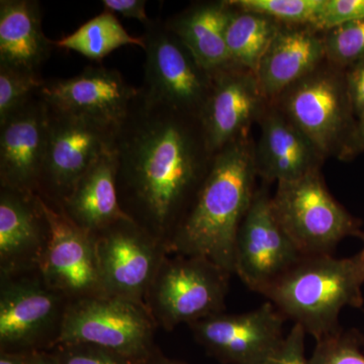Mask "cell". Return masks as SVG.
<instances>
[{
    "label": "cell",
    "mask_w": 364,
    "mask_h": 364,
    "mask_svg": "<svg viewBox=\"0 0 364 364\" xmlns=\"http://www.w3.org/2000/svg\"><path fill=\"white\" fill-rule=\"evenodd\" d=\"M364 151V116L356 121L350 136L340 150V158L347 160L355 157Z\"/></svg>",
    "instance_id": "35"
},
{
    "label": "cell",
    "mask_w": 364,
    "mask_h": 364,
    "mask_svg": "<svg viewBox=\"0 0 364 364\" xmlns=\"http://www.w3.org/2000/svg\"><path fill=\"white\" fill-rule=\"evenodd\" d=\"M59 208L76 226L90 234L114 223L132 220L119 203L112 148L105 150L79 178Z\"/></svg>",
    "instance_id": "20"
},
{
    "label": "cell",
    "mask_w": 364,
    "mask_h": 364,
    "mask_svg": "<svg viewBox=\"0 0 364 364\" xmlns=\"http://www.w3.org/2000/svg\"><path fill=\"white\" fill-rule=\"evenodd\" d=\"M114 130L90 117L49 105L41 198L60 208L79 178L105 150L112 148Z\"/></svg>",
    "instance_id": "9"
},
{
    "label": "cell",
    "mask_w": 364,
    "mask_h": 364,
    "mask_svg": "<svg viewBox=\"0 0 364 364\" xmlns=\"http://www.w3.org/2000/svg\"><path fill=\"white\" fill-rule=\"evenodd\" d=\"M309 364H364L358 336L341 329L318 340Z\"/></svg>",
    "instance_id": "29"
},
{
    "label": "cell",
    "mask_w": 364,
    "mask_h": 364,
    "mask_svg": "<svg viewBox=\"0 0 364 364\" xmlns=\"http://www.w3.org/2000/svg\"><path fill=\"white\" fill-rule=\"evenodd\" d=\"M305 336L303 327L294 324L279 349L265 364H309V359L306 358Z\"/></svg>",
    "instance_id": "32"
},
{
    "label": "cell",
    "mask_w": 364,
    "mask_h": 364,
    "mask_svg": "<svg viewBox=\"0 0 364 364\" xmlns=\"http://www.w3.org/2000/svg\"><path fill=\"white\" fill-rule=\"evenodd\" d=\"M261 129L256 165L267 181H296L318 169L320 153L284 114L268 112Z\"/></svg>",
    "instance_id": "22"
},
{
    "label": "cell",
    "mask_w": 364,
    "mask_h": 364,
    "mask_svg": "<svg viewBox=\"0 0 364 364\" xmlns=\"http://www.w3.org/2000/svg\"><path fill=\"white\" fill-rule=\"evenodd\" d=\"M37 350H1L0 364H33Z\"/></svg>",
    "instance_id": "36"
},
{
    "label": "cell",
    "mask_w": 364,
    "mask_h": 364,
    "mask_svg": "<svg viewBox=\"0 0 364 364\" xmlns=\"http://www.w3.org/2000/svg\"><path fill=\"white\" fill-rule=\"evenodd\" d=\"M270 200L267 189L256 191L235 245V273L261 294L305 256L275 219Z\"/></svg>",
    "instance_id": "11"
},
{
    "label": "cell",
    "mask_w": 364,
    "mask_h": 364,
    "mask_svg": "<svg viewBox=\"0 0 364 364\" xmlns=\"http://www.w3.org/2000/svg\"><path fill=\"white\" fill-rule=\"evenodd\" d=\"M41 200L49 225L39 267L45 284L73 301L104 294L93 234L76 226L59 208Z\"/></svg>",
    "instance_id": "13"
},
{
    "label": "cell",
    "mask_w": 364,
    "mask_h": 364,
    "mask_svg": "<svg viewBox=\"0 0 364 364\" xmlns=\"http://www.w3.org/2000/svg\"><path fill=\"white\" fill-rule=\"evenodd\" d=\"M102 4L105 11L139 21L144 26L149 25L152 21L146 14V0H104Z\"/></svg>",
    "instance_id": "34"
},
{
    "label": "cell",
    "mask_w": 364,
    "mask_h": 364,
    "mask_svg": "<svg viewBox=\"0 0 364 364\" xmlns=\"http://www.w3.org/2000/svg\"><path fill=\"white\" fill-rule=\"evenodd\" d=\"M55 351L59 364H146L116 352L88 344L58 345Z\"/></svg>",
    "instance_id": "30"
},
{
    "label": "cell",
    "mask_w": 364,
    "mask_h": 364,
    "mask_svg": "<svg viewBox=\"0 0 364 364\" xmlns=\"http://www.w3.org/2000/svg\"><path fill=\"white\" fill-rule=\"evenodd\" d=\"M59 49L75 51L92 61L100 62L114 50L124 46L144 48L142 37H133L124 30L116 16L109 11L86 21L71 35L53 41Z\"/></svg>",
    "instance_id": "25"
},
{
    "label": "cell",
    "mask_w": 364,
    "mask_h": 364,
    "mask_svg": "<svg viewBox=\"0 0 364 364\" xmlns=\"http://www.w3.org/2000/svg\"><path fill=\"white\" fill-rule=\"evenodd\" d=\"M263 98L252 72L235 65L215 72L200 116L205 144L213 155L240 139L259 112Z\"/></svg>",
    "instance_id": "17"
},
{
    "label": "cell",
    "mask_w": 364,
    "mask_h": 364,
    "mask_svg": "<svg viewBox=\"0 0 364 364\" xmlns=\"http://www.w3.org/2000/svg\"><path fill=\"white\" fill-rule=\"evenodd\" d=\"M325 58L324 37L316 28L280 26L255 74L263 97H280L317 70Z\"/></svg>",
    "instance_id": "19"
},
{
    "label": "cell",
    "mask_w": 364,
    "mask_h": 364,
    "mask_svg": "<svg viewBox=\"0 0 364 364\" xmlns=\"http://www.w3.org/2000/svg\"><path fill=\"white\" fill-rule=\"evenodd\" d=\"M33 364H59L53 352L36 351Z\"/></svg>",
    "instance_id": "37"
},
{
    "label": "cell",
    "mask_w": 364,
    "mask_h": 364,
    "mask_svg": "<svg viewBox=\"0 0 364 364\" xmlns=\"http://www.w3.org/2000/svg\"><path fill=\"white\" fill-rule=\"evenodd\" d=\"M42 279V277H41ZM2 277L0 291L1 350H37L53 327L61 324L62 298L44 280Z\"/></svg>",
    "instance_id": "16"
},
{
    "label": "cell",
    "mask_w": 364,
    "mask_h": 364,
    "mask_svg": "<svg viewBox=\"0 0 364 364\" xmlns=\"http://www.w3.org/2000/svg\"><path fill=\"white\" fill-rule=\"evenodd\" d=\"M112 151L122 208L167 243L214 158L200 117L148 102L139 90L130 111L114 130Z\"/></svg>",
    "instance_id": "1"
},
{
    "label": "cell",
    "mask_w": 364,
    "mask_h": 364,
    "mask_svg": "<svg viewBox=\"0 0 364 364\" xmlns=\"http://www.w3.org/2000/svg\"><path fill=\"white\" fill-rule=\"evenodd\" d=\"M344 77L352 112L360 119L364 116V60L347 68Z\"/></svg>",
    "instance_id": "33"
},
{
    "label": "cell",
    "mask_w": 364,
    "mask_h": 364,
    "mask_svg": "<svg viewBox=\"0 0 364 364\" xmlns=\"http://www.w3.org/2000/svg\"><path fill=\"white\" fill-rule=\"evenodd\" d=\"M318 69L282 95L284 116L325 154L337 145L341 150L356 122L352 121L344 76Z\"/></svg>",
    "instance_id": "10"
},
{
    "label": "cell",
    "mask_w": 364,
    "mask_h": 364,
    "mask_svg": "<svg viewBox=\"0 0 364 364\" xmlns=\"http://www.w3.org/2000/svg\"><path fill=\"white\" fill-rule=\"evenodd\" d=\"M40 95L52 107L117 129L138 97L139 88L127 82L116 69L88 65L73 77L45 80Z\"/></svg>",
    "instance_id": "15"
},
{
    "label": "cell",
    "mask_w": 364,
    "mask_h": 364,
    "mask_svg": "<svg viewBox=\"0 0 364 364\" xmlns=\"http://www.w3.org/2000/svg\"><path fill=\"white\" fill-rule=\"evenodd\" d=\"M363 284L354 256H304L262 294L318 341L339 331L342 309L363 306Z\"/></svg>",
    "instance_id": "3"
},
{
    "label": "cell",
    "mask_w": 364,
    "mask_h": 364,
    "mask_svg": "<svg viewBox=\"0 0 364 364\" xmlns=\"http://www.w3.org/2000/svg\"><path fill=\"white\" fill-rule=\"evenodd\" d=\"M286 317L270 301L242 314L219 313L191 326L198 343L225 364H265L284 341Z\"/></svg>",
    "instance_id": "12"
},
{
    "label": "cell",
    "mask_w": 364,
    "mask_h": 364,
    "mask_svg": "<svg viewBox=\"0 0 364 364\" xmlns=\"http://www.w3.org/2000/svg\"><path fill=\"white\" fill-rule=\"evenodd\" d=\"M326 58L336 66L349 67L364 60V18L327 31Z\"/></svg>",
    "instance_id": "27"
},
{
    "label": "cell",
    "mask_w": 364,
    "mask_h": 364,
    "mask_svg": "<svg viewBox=\"0 0 364 364\" xmlns=\"http://www.w3.org/2000/svg\"><path fill=\"white\" fill-rule=\"evenodd\" d=\"M146 364H186L181 363V361L173 360V359H169L164 358L162 355H158V353H155L154 355L152 356L147 361Z\"/></svg>",
    "instance_id": "38"
},
{
    "label": "cell",
    "mask_w": 364,
    "mask_h": 364,
    "mask_svg": "<svg viewBox=\"0 0 364 364\" xmlns=\"http://www.w3.org/2000/svg\"><path fill=\"white\" fill-rule=\"evenodd\" d=\"M364 18V0H324L314 28L330 31Z\"/></svg>",
    "instance_id": "31"
},
{
    "label": "cell",
    "mask_w": 364,
    "mask_h": 364,
    "mask_svg": "<svg viewBox=\"0 0 364 364\" xmlns=\"http://www.w3.org/2000/svg\"><path fill=\"white\" fill-rule=\"evenodd\" d=\"M230 273L203 258L165 256L146 299L155 323L165 329L191 325L222 313Z\"/></svg>",
    "instance_id": "6"
},
{
    "label": "cell",
    "mask_w": 364,
    "mask_h": 364,
    "mask_svg": "<svg viewBox=\"0 0 364 364\" xmlns=\"http://www.w3.org/2000/svg\"><path fill=\"white\" fill-rule=\"evenodd\" d=\"M48 236L49 225L41 196L0 188L1 277L39 269Z\"/></svg>",
    "instance_id": "18"
},
{
    "label": "cell",
    "mask_w": 364,
    "mask_h": 364,
    "mask_svg": "<svg viewBox=\"0 0 364 364\" xmlns=\"http://www.w3.org/2000/svg\"><path fill=\"white\" fill-rule=\"evenodd\" d=\"M232 6L262 14L280 25L315 26L324 0H235Z\"/></svg>",
    "instance_id": "26"
},
{
    "label": "cell",
    "mask_w": 364,
    "mask_h": 364,
    "mask_svg": "<svg viewBox=\"0 0 364 364\" xmlns=\"http://www.w3.org/2000/svg\"><path fill=\"white\" fill-rule=\"evenodd\" d=\"M144 80L140 93L148 102L200 117L212 90L214 73L205 71L165 21L145 26Z\"/></svg>",
    "instance_id": "7"
},
{
    "label": "cell",
    "mask_w": 364,
    "mask_h": 364,
    "mask_svg": "<svg viewBox=\"0 0 364 364\" xmlns=\"http://www.w3.org/2000/svg\"><path fill=\"white\" fill-rule=\"evenodd\" d=\"M232 9L226 31L232 65L252 72L255 75L261 60L282 25L262 14L241 11L234 6Z\"/></svg>",
    "instance_id": "24"
},
{
    "label": "cell",
    "mask_w": 364,
    "mask_h": 364,
    "mask_svg": "<svg viewBox=\"0 0 364 364\" xmlns=\"http://www.w3.org/2000/svg\"><path fill=\"white\" fill-rule=\"evenodd\" d=\"M155 321L147 308L100 294L67 306L53 346L88 344L146 363L155 354Z\"/></svg>",
    "instance_id": "5"
},
{
    "label": "cell",
    "mask_w": 364,
    "mask_h": 364,
    "mask_svg": "<svg viewBox=\"0 0 364 364\" xmlns=\"http://www.w3.org/2000/svg\"><path fill=\"white\" fill-rule=\"evenodd\" d=\"M93 236L102 293L146 306L153 280L168 254L166 243L133 220L114 223Z\"/></svg>",
    "instance_id": "8"
},
{
    "label": "cell",
    "mask_w": 364,
    "mask_h": 364,
    "mask_svg": "<svg viewBox=\"0 0 364 364\" xmlns=\"http://www.w3.org/2000/svg\"><path fill=\"white\" fill-rule=\"evenodd\" d=\"M49 104L39 92L0 123V186L39 195Z\"/></svg>",
    "instance_id": "14"
},
{
    "label": "cell",
    "mask_w": 364,
    "mask_h": 364,
    "mask_svg": "<svg viewBox=\"0 0 364 364\" xmlns=\"http://www.w3.org/2000/svg\"><path fill=\"white\" fill-rule=\"evenodd\" d=\"M257 172L243 139L215 153L207 176L183 219L166 243L168 253L203 258L235 273V245L255 196Z\"/></svg>",
    "instance_id": "2"
},
{
    "label": "cell",
    "mask_w": 364,
    "mask_h": 364,
    "mask_svg": "<svg viewBox=\"0 0 364 364\" xmlns=\"http://www.w3.org/2000/svg\"><path fill=\"white\" fill-rule=\"evenodd\" d=\"M232 6L229 1L203 2L165 21V25L210 73L232 65L226 31Z\"/></svg>",
    "instance_id": "23"
},
{
    "label": "cell",
    "mask_w": 364,
    "mask_h": 364,
    "mask_svg": "<svg viewBox=\"0 0 364 364\" xmlns=\"http://www.w3.org/2000/svg\"><path fill=\"white\" fill-rule=\"evenodd\" d=\"M40 74L0 66V123L39 92Z\"/></svg>",
    "instance_id": "28"
},
{
    "label": "cell",
    "mask_w": 364,
    "mask_h": 364,
    "mask_svg": "<svg viewBox=\"0 0 364 364\" xmlns=\"http://www.w3.org/2000/svg\"><path fill=\"white\" fill-rule=\"evenodd\" d=\"M54 47L43 32L39 1H0V66L40 74Z\"/></svg>",
    "instance_id": "21"
},
{
    "label": "cell",
    "mask_w": 364,
    "mask_h": 364,
    "mask_svg": "<svg viewBox=\"0 0 364 364\" xmlns=\"http://www.w3.org/2000/svg\"><path fill=\"white\" fill-rule=\"evenodd\" d=\"M361 239H363V250L360 251L358 254H356V255H354V257H355L356 261H358V267L360 268L361 273H363V277H364V233H361L360 236Z\"/></svg>",
    "instance_id": "39"
},
{
    "label": "cell",
    "mask_w": 364,
    "mask_h": 364,
    "mask_svg": "<svg viewBox=\"0 0 364 364\" xmlns=\"http://www.w3.org/2000/svg\"><path fill=\"white\" fill-rule=\"evenodd\" d=\"M270 203L280 227L305 256L331 255L346 237L363 233L360 221L333 198L318 169L277 183Z\"/></svg>",
    "instance_id": "4"
}]
</instances>
